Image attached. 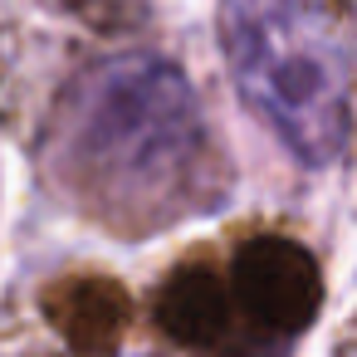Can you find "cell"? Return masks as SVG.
Returning <instances> with one entry per match:
<instances>
[{
    "label": "cell",
    "mask_w": 357,
    "mask_h": 357,
    "mask_svg": "<svg viewBox=\"0 0 357 357\" xmlns=\"http://www.w3.org/2000/svg\"><path fill=\"white\" fill-rule=\"evenodd\" d=\"M323 303L318 259L279 235L240 245L220 269L191 264L162 298V328L186 347L250 352L289 342Z\"/></svg>",
    "instance_id": "obj_3"
},
{
    "label": "cell",
    "mask_w": 357,
    "mask_h": 357,
    "mask_svg": "<svg viewBox=\"0 0 357 357\" xmlns=\"http://www.w3.org/2000/svg\"><path fill=\"white\" fill-rule=\"evenodd\" d=\"M220 54L240 98L303 162L328 167L352 132L357 40L333 0H220Z\"/></svg>",
    "instance_id": "obj_2"
},
{
    "label": "cell",
    "mask_w": 357,
    "mask_h": 357,
    "mask_svg": "<svg viewBox=\"0 0 357 357\" xmlns=\"http://www.w3.org/2000/svg\"><path fill=\"white\" fill-rule=\"evenodd\" d=\"M50 167L93 220L123 235L215 211L230 191L186 74L157 54H118L74 79L50 123Z\"/></svg>",
    "instance_id": "obj_1"
}]
</instances>
